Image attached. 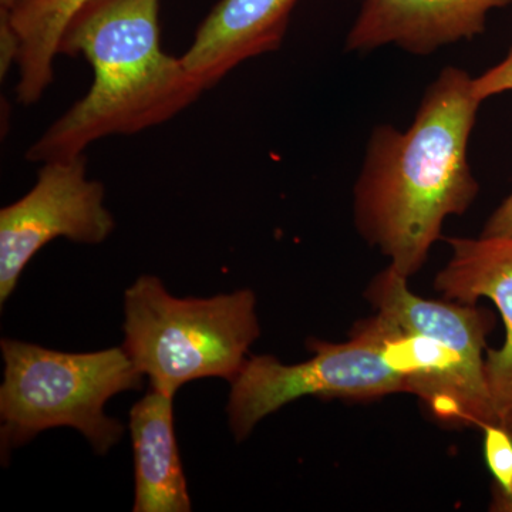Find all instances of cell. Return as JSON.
Wrapping results in <instances>:
<instances>
[{
  "label": "cell",
  "mask_w": 512,
  "mask_h": 512,
  "mask_svg": "<svg viewBox=\"0 0 512 512\" xmlns=\"http://www.w3.org/2000/svg\"><path fill=\"white\" fill-rule=\"evenodd\" d=\"M298 0H220L202 20L181 57L205 89L252 57L275 52L284 42Z\"/></svg>",
  "instance_id": "cell-10"
},
{
  "label": "cell",
  "mask_w": 512,
  "mask_h": 512,
  "mask_svg": "<svg viewBox=\"0 0 512 512\" xmlns=\"http://www.w3.org/2000/svg\"><path fill=\"white\" fill-rule=\"evenodd\" d=\"M5 377L0 387L2 460L13 448L56 427L79 430L97 454L109 453L123 423L104 413L111 397L143 386V373L124 348L66 353L20 340H0Z\"/></svg>",
  "instance_id": "cell-5"
},
{
  "label": "cell",
  "mask_w": 512,
  "mask_h": 512,
  "mask_svg": "<svg viewBox=\"0 0 512 512\" xmlns=\"http://www.w3.org/2000/svg\"><path fill=\"white\" fill-rule=\"evenodd\" d=\"M473 90L481 101L490 97L512 92V47L503 62L495 64L487 72L474 77Z\"/></svg>",
  "instance_id": "cell-14"
},
{
  "label": "cell",
  "mask_w": 512,
  "mask_h": 512,
  "mask_svg": "<svg viewBox=\"0 0 512 512\" xmlns=\"http://www.w3.org/2000/svg\"><path fill=\"white\" fill-rule=\"evenodd\" d=\"M19 2L20 0H0V10H6V12H9V10L15 8Z\"/></svg>",
  "instance_id": "cell-16"
},
{
  "label": "cell",
  "mask_w": 512,
  "mask_h": 512,
  "mask_svg": "<svg viewBox=\"0 0 512 512\" xmlns=\"http://www.w3.org/2000/svg\"><path fill=\"white\" fill-rule=\"evenodd\" d=\"M481 431L485 464L494 480L490 510L512 512V433L498 423Z\"/></svg>",
  "instance_id": "cell-13"
},
{
  "label": "cell",
  "mask_w": 512,
  "mask_h": 512,
  "mask_svg": "<svg viewBox=\"0 0 512 512\" xmlns=\"http://www.w3.org/2000/svg\"><path fill=\"white\" fill-rule=\"evenodd\" d=\"M483 237H503L512 235V191L497 210L488 218L487 224L481 232Z\"/></svg>",
  "instance_id": "cell-15"
},
{
  "label": "cell",
  "mask_w": 512,
  "mask_h": 512,
  "mask_svg": "<svg viewBox=\"0 0 512 512\" xmlns=\"http://www.w3.org/2000/svg\"><path fill=\"white\" fill-rule=\"evenodd\" d=\"M407 281L387 266L366 289V298L389 322L382 348L387 365L436 419L480 430L497 423L485 377L493 313L421 298Z\"/></svg>",
  "instance_id": "cell-3"
},
{
  "label": "cell",
  "mask_w": 512,
  "mask_h": 512,
  "mask_svg": "<svg viewBox=\"0 0 512 512\" xmlns=\"http://www.w3.org/2000/svg\"><path fill=\"white\" fill-rule=\"evenodd\" d=\"M116 227L104 187L87 177V158L47 161L28 194L0 210V306L33 256L56 238L99 245Z\"/></svg>",
  "instance_id": "cell-7"
},
{
  "label": "cell",
  "mask_w": 512,
  "mask_h": 512,
  "mask_svg": "<svg viewBox=\"0 0 512 512\" xmlns=\"http://www.w3.org/2000/svg\"><path fill=\"white\" fill-rule=\"evenodd\" d=\"M512 0H363L346 37L348 52L396 45L426 56L440 47L481 35L491 10Z\"/></svg>",
  "instance_id": "cell-9"
},
{
  "label": "cell",
  "mask_w": 512,
  "mask_h": 512,
  "mask_svg": "<svg viewBox=\"0 0 512 512\" xmlns=\"http://www.w3.org/2000/svg\"><path fill=\"white\" fill-rule=\"evenodd\" d=\"M87 0H20L9 12L10 26L18 40L16 66L19 82L16 96L22 106L42 99L55 80V59L59 55L67 23Z\"/></svg>",
  "instance_id": "cell-12"
},
{
  "label": "cell",
  "mask_w": 512,
  "mask_h": 512,
  "mask_svg": "<svg viewBox=\"0 0 512 512\" xmlns=\"http://www.w3.org/2000/svg\"><path fill=\"white\" fill-rule=\"evenodd\" d=\"M174 396L151 387L130 410L134 451V512H190L177 436Z\"/></svg>",
  "instance_id": "cell-11"
},
{
  "label": "cell",
  "mask_w": 512,
  "mask_h": 512,
  "mask_svg": "<svg viewBox=\"0 0 512 512\" xmlns=\"http://www.w3.org/2000/svg\"><path fill=\"white\" fill-rule=\"evenodd\" d=\"M124 313L123 348L151 387L171 396L205 377L234 382L261 335L251 289L181 299L143 275L124 293Z\"/></svg>",
  "instance_id": "cell-4"
},
{
  "label": "cell",
  "mask_w": 512,
  "mask_h": 512,
  "mask_svg": "<svg viewBox=\"0 0 512 512\" xmlns=\"http://www.w3.org/2000/svg\"><path fill=\"white\" fill-rule=\"evenodd\" d=\"M389 322L377 313L356 326L348 342L309 340L313 356L284 365L274 356L247 360L231 383L227 413L235 440L248 439L259 421L305 396L372 400L406 393V383L384 360Z\"/></svg>",
  "instance_id": "cell-6"
},
{
  "label": "cell",
  "mask_w": 512,
  "mask_h": 512,
  "mask_svg": "<svg viewBox=\"0 0 512 512\" xmlns=\"http://www.w3.org/2000/svg\"><path fill=\"white\" fill-rule=\"evenodd\" d=\"M160 2L87 0L77 9L59 55L86 57L93 84L32 144L30 163L82 156L96 141L160 126L200 99V80L161 49Z\"/></svg>",
  "instance_id": "cell-2"
},
{
  "label": "cell",
  "mask_w": 512,
  "mask_h": 512,
  "mask_svg": "<svg viewBox=\"0 0 512 512\" xmlns=\"http://www.w3.org/2000/svg\"><path fill=\"white\" fill-rule=\"evenodd\" d=\"M466 70L446 67L427 87L412 126H377L355 184V224L370 247L410 278L423 268L444 221L463 215L480 185L467 151L480 104Z\"/></svg>",
  "instance_id": "cell-1"
},
{
  "label": "cell",
  "mask_w": 512,
  "mask_h": 512,
  "mask_svg": "<svg viewBox=\"0 0 512 512\" xmlns=\"http://www.w3.org/2000/svg\"><path fill=\"white\" fill-rule=\"evenodd\" d=\"M451 256L436 278L447 301L477 305L488 299L503 319L500 349H487L485 377L497 423L512 433V235L448 238Z\"/></svg>",
  "instance_id": "cell-8"
}]
</instances>
